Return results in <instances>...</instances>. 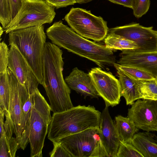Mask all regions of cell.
Masks as SVG:
<instances>
[{
    "label": "cell",
    "instance_id": "cell-1",
    "mask_svg": "<svg viewBox=\"0 0 157 157\" xmlns=\"http://www.w3.org/2000/svg\"><path fill=\"white\" fill-rule=\"evenodd\" d=\"M63 54L59 47L50 42H46L43 58L42 85L53 113L64 111L74 107L70 96L71 89L63 76Z\"/></svg>",
    "mask_w": 157,
    "mask_h": 157
},
{
    "label": "cell",
    "instance_id": "cell-2",
    "mask_svg": "<svg viewBox=\"0 0 157 157\" xmlns=\"http://www.w3.org/2000/svg\"><path fill=\"white\" fill-rule=\"evenodd\" d=\"M46 34L52 44L93 61L103 69L114 66L116 63L112 50L80 36L61 21L48 28Z\"/></svg>",
    "mask_w": 157,
    "mask_h": 157
},
{
    "label": "cell",
    "instance_id": "cell-3",
    "mask_svg": "<svg viewBox=\"0 0 157 157\" xmlns=\"http://www.w3.org/2000/svg\"><path fill=\"white\" fill-rule=\"evenodd\" d=\"M101 114L94 106L80 105L53 113L48 138L53 142L89 128H99Z\"/></svg>",
    "mask_w": 157,
    "mask_h": 157
},
{
    "label": "cell",
    "instance_id": "cell-4",
    "mask_svg": "<svg viewBox=\"0 0 157 157\" xmlns=\"http://www.w3.org/2000/svg\"><path fill=\"white\" fill-rule=\"evenodd\" d=\"M43 25L12 31L9 33V45H14L25 58L40 84L43 81V58L46 36Z\"/></svg>",
    "mask_w": 157,
    "mask_h": 157
},
{
    "label": "cell",
    "instance_id": "cell-5",
    "mask_svg": "<svg viewBox=\"0 0 157 157\" xmlns=\"http://www.w3.org/2000/svg\"><path fill=\"white\" fill-rule=\"evenodd\" d=\"M29 128L31 157H41L45 138L51 121L50 105L37 89L34 94Z\"/></svg>",
    "mask_w": 157,
    "mask_h": 157
},
{
    "label": "cell",
    "instance_id": "cell-6",
    "mask_svg": "<svg viewBox=\"0 0 157 157\" xmlns=\"http://www.w3.org/2000/svg\"><path fill=\"white\" fill-rule=\"evenodd\" d=\"M56 14L55 7L45 0H23L18 13L4 30H14L51 23Z\"/></svg>",
    "mask_w": 157,
    "mask_h": 157
},
{
    "label": "cell",
    "instance_id": "cell-7",
    "mask_svg": "<svg viewBox=\"0 0 157 157\" xmlns=\"http://www.w3.org/2000/svg\"><path fill=\"white\" fill-rule=\"evenodd\" d=\"M64 19L72 29L85 38L99 42L108 34L107 22L101 17L92 14L90 10L72 7Z\"/></svg>",
    "mask_w": 157,
    "mask_h": 157
},
{
    "label": "cell",
    "instance_id": "cell-8",
    "mask_svg": "<svg viewBox=\"0 0 157 157\" xmlns=\"http://www.w3.org/2000/svg\"><path fill=\"white\" fill-rule=\"evenodd\" d=\"M109 33L120 36L135 42L138 45L136 49L125 50L133 53L157 51V31L152 26L146 27L139 23L130 24L111 28Z\"/></svg>",
    "mask_w": 157,
    "mask_h": 157
},
{
    "label": "cell",
    "instance_id": "cell-9",
    "mask_svg": "<svg viewBox=\"0 0 157 157\" xmlns=\"http://www.w3.org/2000/svg\"><path fill=\"white\" fill-rule=\"evenodd\" d=\"M99 132L98 127L90 128L55 141L59 142L73 157H91L100 139Z\"/></svg>",
    "mask_w": 157,
    "mask_h": 157
},
{
    "label": "cell",
    "instance_id": "cell-10",
    "mask_svg": "<svg viewBox=\"0 0 157 157\" xmlns=\"http://www.w3.org/2000/svg\"><path fill=\"white\" fill-rule=\"evenodd\" d=\"M94 85L105 105L113 107L120 103L121 97L119 80L110 72L100 67L92 68L89 72Z\"/></svg>",
    "mask_w": 157,
    "mask_h": 157
},
{
    "label": "cell",
    "instance_id": "cell-11",
    "mask_svg": "<svg viewBox=\"0 0 157 157\" xmlns=\"http://www.w3.org/2000/svg\"><path fill=\"white\" fill-rule=\"evenodd\" d=\"M8 67L19 83L25 88L30 95L38 89V79L28 63L18 49L10 45Z\"/></svg>",
    "mask_w": 157,
    "mask_h": 157
},
{
    "label": "cell",
    "instance_id": "cell-12",
    "mask_svg": "<svg viewBox=\"0 0 157 157\" xmlns=\"http://www.w3.org/2000/svg\"><path fill=\"white\" fill-rule=\"evenodd\" d=\"M127 117L139 129L148 132H157L156 101L138 99L128 109Z\"/></svg>",
    "mask_w": 157,
    "mask_h": 157
},
{
    "label": "cell",
    "instance_id": "cell-13",
    "mask_svg": "<svg viewBox=\"0 0 157 157\" xmlns=\"http://www.w3.org/2000/svg\"><path fill=\"white\" fill-rule=\"evenodd\" d=\"M7 73L10 91L9 112L14 133L20 148L23 132V121L18 90L19 82L8 67Z\"/></svg>",
    "mask_w": 157,
    "mask_h": 157
},
{
    "label": "cell",
    "instance_id": "cell-14",
    "mask_svg": "<svg viewBox=\"0 0 157 157\" xmlns=\"http://www.w3.org/2000/svg\"><path fill=\"white\" fill-rule=\"evenodd\" d=\"M108 106L102 110L100 122L99 136L102 144L109 157H116L120 140L114 123L110 115Z\"/></svg>",
    "mask_w": 157,
    "mask_h": 157
},
{
    "label": "cell",
    "instance_id": "cell-15",
    "mask_svg": "<svg viewBox=\"0 0 157 157\" xmlns=\"http://www.w3.org/2000/svg\"><path fill=\"white\" fill-rule=\"evenodd\" d=\"M120 54V58L117 63L143 69L157 77V51L133 53L124 50Z\"/></svg>",
    "mask_w": 157,
    "mask_h": 157
},
{
    "label": "cell",
    "instance_id": "cell-16",
    "mask_svg": "<svg viewBox=\"0 0 157 157\" xmlns=\"http://www.w3.org/2000/svg\"><path fill=\"white\" fill-rule=\"evenodd\" d=\"M65 80L71 89L84 96L91 98H98L99 97L88 73L76 67L73 68Z\"/></svg>",
    "mask_w": 157,
    "mask_h": 157
},
{
    "label": "cell",
    "instance_id": "cell-17",
    "mask_svg": "<svg viewBox=\"0 0 157 157\" xmlns=\"http://www.w3.org/2000/svg\"><path fill=\"white\" fill-rule=\"evenodd\" d=\"M18 90L23 121V132L20 148L24 150L29 142L30 118L34 101V94L30 95L25 87L19 82Z\"/></svg>",
    "mask_w": 157,
    "mask_h": 157
},
{
    "label": "cell",
    "instance_id": "cell-18",
    "mask_svg": "<svg viewBox=\"0 0 157 157\" xmlns=\"http://www.w3.org/2000/svg\"><path fill=\"white\" fill-rule=\"evenodd\" d=\"M130 143L144 157H157V136L155 134L146 131L137 132Z\"/></svg>",
    "mask_w": 157,
    "mask_h": 157
},
{
    "label": "cell",
    "instance_id": "cell-19",
    "mask_svg": "<svg viewBox=\"0 0 157 157\" xmlns=\"http://www.w3.org/2000/svg\"><path fill=\"white\" fill-rule=\"evenodd\" d=\"M116 69L119 77L121 97H124L127 105H131L136 101L140 99L138 81L120 69Z\"/></svg>",
    "mask_w": 157,
    "mask_h": 157
},
{
    "label": "cell",
    "instance_id": "cell-20",
    "mask_svg": "<svg viewBox=\"0 0 157 157\" xmlns=\"http://www.w3.org/2000/svg\"><path fill=\"white\" fill-rule=\"evenodd\" d=\"M114 123L120 140L123 142L130 143L134 135L139 131L134 122L128 117L116 116Z\"/></svg>",
    "mask_w": 157,
    "mask_h": 157
},
{
    "label": "cell",
    "instance_id": "cell-21",
    "mask_svg": "<svg viewBox=\"0 0 157 157\" xmlns=\"http://www.w3.org/2000/svg\"><path fill=\"white\" fill-rule=\"evenodd\" d=\"M12 130L4 132L0 137V157H14L19 144L16 138L13 137Z\"/></svg>",
    "mask_w": 157,
    "mask_h": 157
},
{
    "label": "cell",
    "instance_id": "cell-22",
    "mask_svg": "<svg viewBox=\"0 0 157 157\" xmlns=\"http://www.w3.org/2000/svg\"><path fill=\"white\" fill-rule=\"evenodd\" d=\"M104 40L106 47L112 50L136 49L138 48L134 41L114 34L109 33Z\"/></svg>",
    "mask_w": 157,
    "mask_h": 157
},
{
    "label": "cell",
    "instance_id": "cell-23",
    "mask_svg": "<svg viewBox=\"0 0 157 157\" xmlns=\"http://www.w3.org/2000/svg\"><path fill=\"white\" fill-rule=\"evenodd\" d=\"M140 99L157 101V83L155 79L138 81Z\"/></svg>",
    "mask_w": 157,
    "mask_h": 157
},
{
    "label": "cell",
    "instance_id": "cell-24",
    "mask_svg": "<svg viewBox=\"0 0 157 157\" xmlns=\"http://www.w3.org/2000/svg\"><path fill=\"white\" fill-rule=\"evenodd\" d=\"M10 97L9 83L6 73L0 75V110L9 112Z\"/></svg>",
    "mask_w": 157,
    "mask_h": 157
},
{
    "label": "cell",
    "instance_id": "cell-25",
    "mask_svg": "<svg viewBox=\"0 0 157 157\" xmlns=\"http://www.w3.org/2000/svg\"><path fill=\"white\" fill-rule=\"evenodd\" d=\"M115 68H118L127 75L137 81L149 80L155 78L149 73L135 67L122 65L116 63L114 65Z\"/></svg>",
    "mask_w": 157,
    "mask_h": 157
},
{
    "label": "cell",
    "instance_id": "cell-26",
    "mask_svg": "<svg viewBox=\"0 0 157 157\" xmlns=\"http://www.w3.org/2000/svg\"><path fill=\"white\" fill-rule=\"evenodd\" d=\"M12 20L9 0H0V22L4 30Z\"/></svg>",
    "mask_w": 157,
    "mask_h": 157
},
{
    "label": "cell",
    "instance_id": "cell-27",
    "mask_svg": "<svg viewBox=\"0 0 157 157\" xmlns=\"http://www.w3.org/2000/svg\"><path fill=\"white\" fill-rule=\"evenodd\" d=\"M116 157H144L130 143L120 141Z\"/></svg>",
    "mask_w": 157,
    "mask_h": 157
},
{
    "label": "cell",
    "instance_id": "cell-28",
    "mask_svg": "<svg viewBox=\"0 0 157 157\" xmlns=\"http://www.w3.org/2000/svg\"><path fill=\"white\" fill-rule=\"evenodd\" d=\"M150 3V0H135L132 9L134 16L139 18L145 14L149 9Z\"/></svg>",
    "mask_w": 157,
    "mask_h": 157
},
{
    "label": "cell",
    "instance_id": "cell-29",
    "mask_svg": "<svg viewBox=\"0 0 157 157\" xmlns=\"http://www.w3.org/2000/svg\"><path fill=\"white\" fill-rule=\"evenodd\" d=\"M9 50L3 41L0 43V75L7 73Z\"/></svg>",
    "mask_w": 157,
    "mask_h": 157
},
{
    "label": "cell",
    "instance_id": "cell-30",
    "mask_svg": "<svg viewBox=\"0 0 157 157\" xmlns=\"http://www.w3.org/2000/svg\"><path fill=\"white\" fill-rule=\"evenodd\" d=\"M53 144L52 150L49 153L51 157H73V156L59 142H52Z\"/></svg>",
    "mask_w": 157,
    "mask_h": 157
},
{
    "label": "cell",
    "instance_id": "cell-31",
    "mask_svg": "<svg viewBox=\"0 0 157 157\" xmlns=\"http://www.w3.org/2000/svg\"><path fill=\"white\" fill-rule=\"evenodd\" d=\"M51 6L57 9L73 5L77 3L76 0H45Z\"/></svg>",
    "mask_w": 157,
    "mask_h": 157
},
{
    "label": "cell",
    "instance_id": "cell-32",
    "mask_svg": "<svg viewBox=\"0 0 157 157\" xmlns=\"http://www.w3.org/2000/svg\"><path fill=\"white\" fill-rule=\"evenodd\" d=\"M11 6L12 20L20 9L23 0H9Z\"/></svg>",
    "mask_w": 157,
    "mask_h": 157
},
{
    "label": "cell",
    "instance_id": "cell-33",
    "mask_svg": "<svg viewBox=\"0 0 157 157\" xmlns=\"http://www.w3.org/2000/svg\"><path fill=\"white\" fill-rule=\"evenodd\" d=\"M114 3L122 5L132 9L133 7L135 0H108Z\"/></svg>",
    "mask_w": 157,
    "mask_h": 157
},
{
    "label": "cell",
    "instance_id": "cell-34",
    "mask_svg": "<svg viewBox=\"0 0 157 157\" xmlns=\"http://www.w3.org/2000/svg\"><path fill=\"white\" fill-rule=\"evenodd\" d=\"M93 0H76L77 3L82 4L86 3Z\"/></svg>",
    "mask_w": 157,
    "mask_h": 157
},
{
    "label": "cell",
    "instance_id": "cell-35",
    "mask_svg": "<svg viewBox=\"0 0 157 157\" xmlns=\"http://www.w3.org/2000/svg\"><path fill=\"white\" fill-rule=\"evenodd\" d=\"M4 32V30L2 28V27H1V26H0V36L1 37L3 33V32Z\"/></svg>",
    "mask_w": 157,
    "mask_h": 157
},
{
    "label": "cell",
    "instance_id": "cell-36",
    "mask_svg": "<svg viewBox=\"0 0 157 157\" xmlns=\"http://www.w3.org/2000/svg\"><path fill=\"white\" fill-rule=\"evenodd\" d=\"M155 80H156V83H157V77H156V78H155Z\"/></svg>",
    "mask_w": 157,
    "mask_h": 157
},
{
    "label": "cell",
    "instance_id": "cell-37",
    "mask_svg": "<svg viewBox=\"0 0 157 157\" xmlns=\"http://www.w3.org/2000/svg\"><path fill=\"white\" fill-rule=\"evenodd\" d=\"M156 101V102H157V101Z\"/></svg>",
    "mask_w": 157,
    "mask_h": 157
}]
</instances>
